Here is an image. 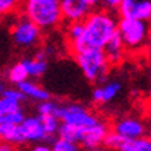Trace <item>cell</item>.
Segmentation results:
<instances>
[{"label": "cell", "instance_id": "6da1fadb", "mask_svg": "<svg viewBox=\"0 0 151 151\" xmlns=\"http://www.w3.org/2000/svg\"><path fill=\"white\" fill-rule=\"evenodd\" d=\"M119 18L115 13L104 9H96L83 21V33L76 42L68 45L72 55L92 49H104L114 33L118 31Z\"/></svg>", "mask_w": 151, "mask_h": 151}, {"label": "cell", "instance_id": "7a4b0ae2", "mask_svg": "<svg viewBox=\"0 0 151 151\" xmlns=\"http://www.w3.org/2000/svg\"><path fill=\"white\" fill-rule=\"evenodd\" d=\"M19 13L42 31H51L64 21L61 0H22Z\"/></svg>", "mask_w": 151, "mask_h": 151}, {"label": "cell", "instance_id": "3957f363", "mask_svg": "<svg viewBox=\"0 0 151 151\" xmlns=\"http://www.w3.org/2000/svg\"><path fill=\"white\" fill-rule=\"evenodd\" d=\"M78 67L89 82L104 83L107 81V73L110 63L103 49H92L73 55Z\"/></svg>", "mask_w": 151, "mask_h": 151}, {"label": "cell", "instance_id": "277c9868", "mask_svg": "<svg viewBox=\"0 0 151 151\" xmlns=\"http://www.w3.org/2000/svg\"><path fill=\"white\" fill-rule=\"evenodd\" d=\"M13 42L21 49H31L42 40V31L35 22L19 13L10 29Z\"/></svg>", "mask_w": 151, "mask_h": 151}, {"label": "cell", "instance_id": "5b68a950", "mask_svg": "<svg viewBox=\"0 0 151 151\" xmlns=\"http://www.w3.org/2000/svg\"><path fill=\"white\" fill-rule=\"evenodd\" d=\"M148 22L136 18H119L118 32L128 50H136L146 43L148 37Z\"/></svg>", "mask_w": 151, "mask_h": 151}, {"label": "cell", "instance_id": "8992f818", "mask_svg": "<svg viewBox=\"0 0 151 151\" xmlns=\"http://www.w3.org/2000/svg\"><path fill=\"white\" fill-rule=\"evenodd\" d=\"M57 118H60L61 122H67L78 128H89L100 122L97 116L90 114L85 107L79 104L60 105L57 111Z\"/></svg>", "mask_w": 151, "mask_h": 151}, {"label": "cell", "instance_id": "52a82bcc", "mask_svg": "<svg viewBox=\"0 0 151 151\" xmlns=\"http://www.w3.org/2000/svg\"><path fill=\"white\" fill-rule=\"evenodd\" d=\"M63 7V17L67 24L85 21L92 14L96 7L92 4L90 0H61Z\"/></svg>", "mask_w": 151, "mask_h": 151}, {"label": "cell", "instance_id": "ba28073f", "mask_svg": "<svg viewBox=\"0 0 151 151\" xmlns=\"http://www.w3.org/2000/svg\"><path fill=\"white\" fill-rule=\"evenodd\" d=\"M119 18L151 21V0H124L118 10Z\"/></svg>", "mask_w": 151, "mask_h": 151}, {"label": "cell", "instance_id": "9c48e42d", "mask_svg": "<svg viewBox=\"0 0 151 151\" xmlns=\"http://www.w3.org/2000/svg\"><path fill=\"white\" fill-rule=\"evenodd\" d=\"M25 142H54V136H49L43 128L40 116H27L19 125Z\"/></svg>", "mask_w": 151, "mask_h": 151}, {"label": "cell", "instance_id": "30bf717a", "mask_svg": "<svg viewBox=\"0 0 151 151\" xmlns=\"http://www.w3.org/2000/svg\"><path fill=\"white\" fill-rule=\"evenodd\" d=\"M108 133H110L108 125L100 121L99 124L93 125V126L81 129L79 143L86 150H90V148H94V147H100V144H103V142H104V139L107 137Z\"/></svg>", "mask_w": 151, "mask_h": 151}, {"label": "cell", "instance_id": "8fae6325", "mask_svg": "<svg viewBox=\"0 0 151 151\" xmlns=\"http://www.w3.org/2000/svg\"><path fill=\"white\" fill-rule=\"evenodd\" d=\"M114 132L118 134L124 136L126 139L134 140V139H140L144 136V125L136 118H122L114 125Z\"/></svg>", "mask_w": 151, "mask_h": 151}, {"label": "cell", "instance_id": "7c38bea8", "mask_svg": "<svg viewBox=\"0 0 151 151\" xmlns=\"http://www.w3.org/2000/svg\"><path fill=\"white\" fill-rule=\"evenodd\" d=\"M108 58V63L111 65H118L119 63H122L125 58V53H126V46L124 43V39L121 36V33L116 31L114 33V36L111 37L108 43L105 45V47L103 49Z\"/></svg>", "mask_w": 151, "mask_h": 151}, {"label": "cell", "instance_id": "4fadbf2b", "mask_svg": "<svg viewBox=\"0 0 151 151\" xmlns=\"http://www.w3.org/2000/svg\"><path fill=\"white\" fill-rule=\"evenodd\" d=\"M122 90V83L118 81L105 82L103 86L96 87L92 93L93 101L96 103H110L118 96V93Z\"/></svg>", "mask_w": 151, "mask_h": 151}, {"label": "cell", "instance_id": "5bb4252c", "mask_svg": "<svg viewBox=\"0 0 151 151\" xmlns=\"http://www.w3.org/2000/svg\"><path fill=\"white\" fill-rule=\"evenodd\" d=\"M17 87H18L27 97H29V99H33V100H37V101L50 100V93L47 92L46 89H43L42 86H39L37 83L32 82V81L21 82L19 85H17Z\"/></svg>", "mask_w": 151, "mask_h": 151}, {"label": "cell", "instance_id": "9a60e30c", "mask_svg": "<svg viewBox=\"0 0 151 151\" xmlns=\"http://www.w3.org/2000/svg\"><path fill=\"white\" fill-rule=\"evenodd\" d=\"M24 64L28 69V73L31 78H40L47 69V61L46 60H37L35 57L24 60Z\"/></svg>", "mask_w": 151, "mask_h": 151}, {"label": "cell", "instance_id": "2e32d148", "mask_svg": "<svg viewBox=\"0 0 151 151\" xmlns=\"http://www.w3.org/2000/svg\"><path fill=\"white\" fill-rule=\"evenodd\" d=\"M29 78V73H28V69L22 61H18L9 69V81L14 85H19L21 82H25Z\"/></svg>", "mask_w": 151, "mask_h": 151}, {"label": "cell", "instance_id": "e0dca14e", "mask_svg": "<svg viewBox=\"0 0 151 151\" xmlns=\"http://www.w3.org/2000/svg\"><path fill=\"white\" fill-rule=\"evenodd\" d=\"M119 151H151V139L140 137L134 140H126Z\"/></svg>", "mask_w": 151, "mask_h": 151}, {"label": "cell", "instance_id": "ac0fdd59", "mask_svg": "<svg viewBox=\"0 0 151 151\" xmlns=\"http://www.w3.org/2000/svg\"><path fill=\"white\" fill-rule=\"evenodd\" d=\"M81 129L78 126H73L71 124H67V122H61L58 129V137L61 139H67V140H71V142H76L79 143V137H81Z\"/></svg>", "mask_w": 151, "mask_h": 151}, {"label": "cell", "instance_id": "d6986e66", "mask_svg": "<svg viewBox=\"0 0 151 151\" xmlns=\"http://www.w3.org/2000/svg\"><path fill=\"white\" fill-rule=\"evenodd\" d=\"M126 140H128L126 137H124V136L118 134V133L114 132V130H110V133L107 134V137L104 139L103 144H104V147L110 148V150L119 151L121 148H122V146L125 144V142H126ZM129 140H130V139H129Z\"/></svg>", "mask_w": 151, "mask_h": 151}, {"label": "cell", "instance_id": "ffe728a7", "mask_svg": "<svg viewBox=\"0 0 151 151\" xmlns=\"http://www.w3.org/2000/svg\"><path fill=\"white\" fill-rule=\"evenodd\" d=\"M83 33V21H76V22H69L65 29V36H67V43L71 45L76 42Z\"/></svg>", "mask_w": 151, "mask_h": 151}, {"label": "cell", "instance_id": "44dd1931", "mask_svg": "<svg viewBox=\"0 0 151 151\" xmlns=\"http://www.w3.org/2000/svg\"><path fill=\"white\" fill-rule=\"evenodd\" d=\"M42 124H43V128L46 130V133L49 136H54L58 133L60 125H61V121L60 118L54 116V115H43L40 116Z\"/></svg>", "mask_w": 151, "mask_h": 151}, {"label": "cell", "instance_id": "7402d4cb", "mask_svg": "<svg viewBox=\"0 0 151 151\" xmlns=\"http://www.w3.org/2000/svg\"><path fill=\"white\" fill-rule=\"evenodd\" d=\"M22 0H0V18L10 14L19 13Z\"/></svg>", "mask_w": 151, "mask_h": 151}, {"label": "cell", "instance_id": "603a6c76", "mask_svg": "<svg viewBox=\"0 0 151 151\" xmlns=\"http://www.w3.org/2000/svg\"><path fill=\"white\" fill-rule=\"evenodd\" d=\"M53 151H79L81 147L76 142H71V140H67V139H55L53 142V146H51Z\"/></svg>", "mask_w": 151, "mask_h": 151}, {"label": "cell", "instance_id": "cb8c5ba5", "mask_svg": "<svg viewBox=\"0 0 151 151\" xmlns=\"http://www.w3.org/2000/svg\"><path fill=\"white\" fill-rule=\"evenodd\" d=\"M58 104H55L54 101H40V104L37 105V114L39 116L43 115H54L57 116V111H58Z\"/></svg>", "mask_w": 151, "mask_h": 151}, {"label": "cell", "instance_id": "d4e9b609", "mask_svg": "<svg viewBox=\"0 0 151 151\" xmlns=\"http://www.w3.org/2000/svg\"><path fill=\"white\" fill-rule=\"evenodd\" d=\"M25 118H27V116H25V114H24L21 110L6 114V119L9 121L10 124H13V125H21L24 122V119H25Z\"/></svg>", "mask_w": 151, "mask_h": 151}, {"label": "cell", "instance_id": "484cf974", "mask_svg": "<svg viewBox=\"0 0 151 151\" xmlns=\"http://www.w3.org/2000/svg\"><path fill=\"white\" fill-rule=\"evenodd\" d=\"M3 101L6 104V110H7V114L9 112H14V111L21 110V101L17 100V99H13V97H3Z\"/></svg>", "mask_w": 151, "mask_h": 151}, {"label": "cell", "instance_id": "4316f807", "mask_svg": "<svg viewBox=\"0 0 151 151\" xmlns=\"http://www.w3.org/2000/svg\"><path fill=\"white\" fill-rule=\"evenodd\" d=\"M122 1H124V0H101L100 7L104 10H108L111 13H118Z\"/></svg>", "mask_w": 151, "mask_h": 151}, {"label": "cell", "instance_id": "83f0119b", "mask_svg": "<svg viewBox=\"0 0 151 151\" xmlns=\"http://www.w3.org/2000/svg\"><path fill=\"white\" fill-rule=\"evenodd\" d=\"M1 96L3 97H13V99H17V100H19V101H24L27 99V96H25L19 89H6V90H3Z\"/></svg>", "mask_w": 151, "mask_h": 151}, {"label": "cell", "instance_id": "f1b7e54d", "mask_svg": "<svg viewBox=\"0 0 151 151\" xmlns=\"http://www.w3.org/2000/svg\"><path fill=\"white\" fill-rule=\"evenodd\" d=\"M0 151H17L15 150V147H14L13 143H10V142H3L0 143Z\"/></svg>", "mask_w": 151, "mask_h": 151}, {"label": "cell", "instance_id": "f546056e", "mask_svg": "<svg viewBox=\"0 0 151 151\" xmlns=\"http://www.w3.org/2000/svg\"><path fill=\"white\" fill-rule=\"evenodd\" d=\"M31 151H53V148L47 144H36L35 147H32Z\"/></svg>", "mask_w": 151, "mask_h": 151}, {"label": "cell", "instance_id": "4dcf8cb0", "mask_svg": "<svg viewBox=\"0 0 151 151\" xmlns=\"http://www.w3.org/2000/svg\"><path fill=\"white\" fill-rule=\"evenodd\" d=\"M7 114V110H6V104L4 101H3V99L0 97V115H6Z\"/></svg>", "mask_w": 151, "mask_h": 151}, {"label": "cell", "instance_id": "1f68e13d", "mask_svg": "<svg viewBox=\"0 0 151 151\" xmlns=\"http://www.w3.org/2000/svg\"><path fill=\"white\" fill-rule=\"evenodd\" d=\"M92 1V4L96 7V9H100V6H101V0H90Z\"/></svg>", "mask_w": 151, "mask_h": 151}, {"label": "cell", "instance_id": "d6a6232c", "mask_svg": "<svg viewBox=\"0 0 151 151\" xmlns=\"http://www.w3.org/2000/svg\"><path fill=\"white\" fill-rule=\"evenodd\" d=\"M87 151H108V150H107V147L105 148H103V147H94V148H90V150H87Z\"/></svg>", "mask_w": 151, "mask_h": 151}, {"label": "cell", "instance_id": "836d02e7", "mask_svg": "<svg viewBox=\"0 0 151 151\" xmlns=\"http://www.w3.org/2000/svg\"><path fill=\"white\" fill-rule=\"evenodd\" d=\"M6 122V116L4 115H0V128H1V125Z\"/></svg>", "mask_w": 151, "mask_h": 151}, {"label": "cell", "instance_id": "e575fe53", "mask_svg": "<svg viewBox=\"0 0 151 151\" xmlns=\"http://www.w3.org/2000/svg\"><path fill=\"white\" fill-rule=\"evenodd\" d=\"M1 93H3V85L0 83V94H1Z\"/></svg>", "mask_w": 151, "mask_h": 151}, {"label": "cell", "instance_id": "d590c367", "mask_svg": "<svg viewBox=\"0 0 151 151\" xmlns=\"http://www.w3.org/2000/svg\"><path fill=\"white\" fill-rule=\"evenodd\" d=\"M148 94H150V97H151V85H150V89H148Z\"/></svg>", "mask_w": 151, "mask_h": 151}]
</instances>
